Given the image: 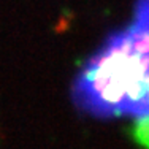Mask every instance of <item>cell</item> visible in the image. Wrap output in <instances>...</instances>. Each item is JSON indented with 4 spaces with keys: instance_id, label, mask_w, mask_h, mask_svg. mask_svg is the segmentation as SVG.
I'll list each match as a JSON object with an SVG mask.
<instances>
[{
    "instance_id": "cell-1",
    "label": "cell",
    "mask_w": 149,
    "mask_h": 149,
    "mask_svg": "<svg viewBox=\"0 0 149 149\" xmlns=\"http://www.w3.org/2000/svg\"><path fill=\"white\" fill-rule=\"evenodd\" d=\"M72 97L91 116L149 119V0H136L130 22L86 60Z\"/></svg>"
},
{
    "instance_id": "cell-2",
    "label": "cell",
    "mask_w": 149,
    "mask_h": 149,
    "mask_svg": "<svg viewBox=\"0 0 149 149\" xmlns=\"http://www.w3.org/2000/svg\"><path fill=\"white\" fill-rule=\"evenodd\" d=\"M135 136L146 148H149V119L136 122V125H135Z\"/></svg>"
}]
</instances>
